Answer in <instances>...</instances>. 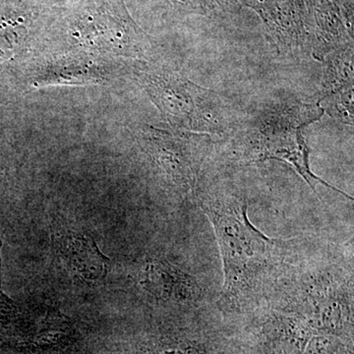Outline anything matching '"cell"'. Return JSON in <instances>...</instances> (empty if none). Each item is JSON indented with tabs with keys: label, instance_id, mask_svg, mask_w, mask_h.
<instances>
[{
	"label": "cell",
	"instance_id": "30bf717a",
	"mask_svg": "<svg viewBox=\"0 0 354 354\" xmlns=\"http://www.w3.org/2000/svg\"><path fill=\"white\" fill-rule=\"evenodd\" d=\"M141 354H208L206 348L185 337H153L143 344Z\"/></svg>",
	"mask_w": 354,
	"mask_h": 354
},
{
	"label": "cell",
	"instance_id": "3957f363",
	"mask_svg": "<svg viewBox=\"0 0 354 354\" xmlns=\"http://www.w3.org/2000/svg\"><path fill=\"white\" fill-rule=\"evenodd\" d=\"M323 113L320 104H312L292 106L266 114L246 137L242 158L247 162L271 158L281 160L290 165L314 192L317 193V185L322 184L348 196L314 174L310 167V150L302 136V128L320 120Z\"/></svg>",
	"mask_w": 354,
	"mask_h": 354
},
{
	"label": "cell",
	"instance_id": "ba28073f",
	"mask_svg": "<svg viewBox=\"0 0 354 354\" xmlns=\"http://www.w3.org/2000/svg\"><path fill=\"white\" fill-rule=\"evenodd\" d=\"M353 88V48L339 51L330 59L323 83V97Z\"/></svg>",
	"mask_w": 354,
	"mask_h": 354
},
{
	"label": "cell",
	"instance_id": "8fae6325",
	"mask_svg": "<svg viewBox=\"0 0 354 354\" xmlns=\"http://www.w3.org/2000/svg\"><path fill=\"white\" fill-rule=\"evenodd\" d=\"M2 239H0V326L12 320L17 315L18 306L2 288V260H1Z\"/></svg>",
	"mask_w": 354,
	"mask_h": 354
},
{
	"label": "cell",
	"instance_id": "5b68a950",
	"mask_svg": "<svg viewBox=\"0 0 354 354\" xmlns=\"http://www.w3.org/2000/svg\"><path fill=\"white\" fill-rule=\"evenodd\" d=\"M147 150L165 176L183 194L194 193L200 171L209 148L211 137L203 133H171L151 130Z\"/></svg>",
	"mask_w": 354,
	"mask_h": 354
},
{
	"label": "cell",
	"instance_id": "9c48e42d",
	"mask_svg": "<svg viewBox=\"0 0 354 354\" xmlns=\"http://www.w3.org/2000/svg\"><path fill=\"white\" fill-rule=\"evenodd\" d=\"M75 330L66 318L57 314L46 317L41 329L32 337L31 346L35 349L57 348L73 342Z\"/></svg>",
	"mask_w": 354,
	"mask_h": 354
},
{
	"label": "cell",
	"instance_id": "52a82bcc",
	"mask_svg": "<svg viewBox=\"0 0 354 354\" xmlns=\"http://www.w3.org/2000/svg\"><path fill=\"white\" fill-rule=\"evenodd\" d=\"M51 243L57 260L73 276L91 285L104 283L109 259L92 236L57 220L51 228Z\"/></svg>",
	"mask_w": 354,
	"mask_h": 354
},
{
	"label": "cell",
	"instance_id": "8992f818",
	"mask_svg": "<svg viewBox=\"0 0 354 354\" xmlns=\"http://www.w3.org/2000/svg\"><path fill=\"white\" fill-rule=\"evenodd\" d=\"M136 279L142 290L162 304L194 306L206 300L200 281L165 258L147 257Z\"/></svg>",
	"mask_w": 354,
	"mask_h": 354
},
{
	"label": "cell",
	"instance_id": "277c9868",
	"mask_svg": "<svg viewBox=\"0 0 354 354\" xmlns=\"http://www.w3.org/2000/svg\"><path fill=\"white\" fill-rule=\"evenodd\" d=\"M147 92L174 127L189 132L223 133L227 129L225 106L216 93L169 72L142 78Z\"/></svg>",
	"mask_w": 354,
	"mask_h": 354
},
{
	"label": "cell",
	"instance_id": "7a4b0ae2",
	"mask_svg": "<svg viewBox=\"0 0 354 354\" xmlns=\"http://www.w3.org/2000/svg\"><path fill=\"white\" fill-rule=\"evenodd\" d=\"M266 306L290 312L311 329L353 335V253L300 241Z\"/></svg>",
	"mask_w": 354,
	"mask_h": 354
},
{
	"label": "cell",
	"instance_id": "6da1fadb",
	"mask_svg": "<svg viewBox=\"0 0 354 354\" xmlns=\"http://www.w3.org/2000/svg\"><path fill=\"white\" fill-rule=\"evenodd\" d=\"M194 195L220 248L221 307L254 312L266 306L300 241L270 239L254 227L248 218V198L234 185L198 183Z\"/></svg>",
	"mask_w": 354,
	"mask_h": 354
}]
</instances>
